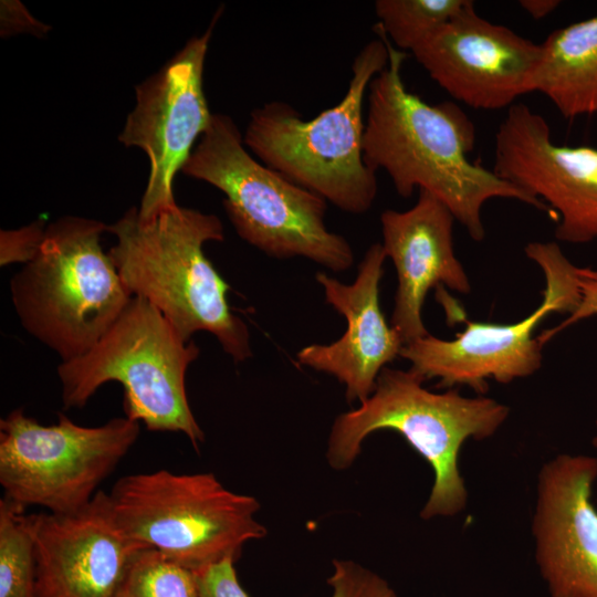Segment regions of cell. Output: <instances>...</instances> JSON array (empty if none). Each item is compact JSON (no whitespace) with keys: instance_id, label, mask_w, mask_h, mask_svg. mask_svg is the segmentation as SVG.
<instances>
[{"instance_id":"obj_1","label":"cell","mask_w":597,"mask_h":597,"mask_svg":"<svg viewBox=\"0 0 597 597\" xmlns=\"http://www.w3.org/2000/svg\"><path fill=\"white\" fill-rule=\"evenodd\" d=\"M388 48V64L368 87V114L363 139L364 160L375 172L384 169L398 195L416 188L436 196L468 231L481 241L483 205L493 198L515 199L538 210L547 205L469 159L475 127L453 102L430 105L409 92L401 69L407 53L398 50L378 24Z\"/></svg>"},{"instance_id":"obj_2","label":"cell","mask_w":597,"mask_h":597,"mask_svg":"<svg viewBox=\"0 0 597 597\" xmlns=\"http://www.w3.org/2000/svg\"><path fill=\"white\" fill-rule=\"evenodd\" d=\"M106 231L116 238L108 254L125 287L158 308L184 341L206 331L235 363L252 356L248 326L228 303L230 286L203 252L206 242L224 239L217 216L177 205L143 222L130 208Z\"/></svg>"},{"instance_id":"obj_3","label":"cell","mask_w":597,"mask_h":597,"mask_svg":"<svg viewBox=\"0 0 597 597\" xmlns=\"http://www.w3.org/2000/svg\"><path fill=\"white\" fill-rule=\"evenodd\" d=\"M411 369L385 367L373 394L357 409L339 415L328 438L327 460L344 470L358 457L366 437L392 430L432 468L433 484L420 516H453L467 505L468 492L459 468L463 443L492 437L509 417L507 406L458 389L432 392Z\"/></svg>"},{"instance_id":"obj_4","label":"cell","mask_w":597,"mask_h":597,"mask_svg":"<svg viewBox=\"0 0 597 597\" xmlns=\"http://www.w3.org/2000/svg\"><path fill=\"white\" fill-rule=\"evenodd\" d=\"M233 119L213 114L181 172L226 196L224 211L240 238L265 254L306 258L347 271L354 251L325 223L326 200L255 160Z\"/></svg>"},{"instance_id":"obj_5","label":"cell","mask_w":597,"mask_h":597,"mask_svg":"<svg viewBox=\"0 0 597 597\" xmlns=\"http://www.w3.org/2000/svg\"><path fill=\"white\" fill-rule=\"evenodd\" d=\"M375 32L355 56L346 93L335 106L305 121L287 103L269 102L251 112L243 136L264 165L355 214L370 209L378 189L363 153L364 98L389 56L385 38Z\"/></svg>"},{"instance_id":"obj_6","label":"cell","mask_w":597,"mask_h":597,"mask_svg":"<svg viewBox=\"0 0 597 597\" xmlns=\"http://www.w3.org/2000/svg\"><path fill=\"white\" fill-rule=\"evenodd\" d=\"M106 230L94 219H57L10 281L21 326L62 362L86 354L133 298L101 245Z\"/></svg>"},{"instance_id":"obj_7","label":"cell","mask_w":597,"mask_h":597,"mask_svg":"<svg viewBox=\"0 0 597 597\" xmlns=\"http://www.w3.org/2000/svg\"><path fill=\"white\" fill-rule=\"evenodd\" d=\"M200 354L146 300L133 296L108 332L84 355L61 362L64 409L83 408L108 381L124 388L126 417L149 431L184 433L196 450L205 441L186 392V373Z\"/></svg>"},{"instance_id":"obj_8","label":"cell","mask_w":597,"mask_h":597,"mask_svg":"<svg viewBox=\"0 0 597 597\" xmlns=\"http://www.w3.org/2000/svg\"><path fill=\"white\" fill-rule=\"evenodd\" d=\"M108 494L133 541L197 574L223 559L237 561L248 542L266 534L255 519L258 500L228 490L212 473L128 474Z\"/></svg>"},{"instance_id":"obj_9","label":"cell","mask_w":597,"mask_h":597,"mask_svg":"<svg viewBox=\"0 0 597 597\" xmlns=\"http://www.w3.org/2000/svg\"><path fill=\"white\" fill-rule=\"evenodd\" d=\"M139 436V422L117 417L84 427L59 412L50 426L23 408L0 420V484L3 498L23 507L71 514L87 505Z\"/></svg>"},{"instance_id":"obj_10","label":"cell","mask_w":597,"mask_h":597,"mask_svg":"<svg viewBox=\"0 0 597 597\" xmlns=\"http://www.w3.org/2000/svg\"><path fill=\"white\" fill-rule=\"evenodd\" d=\"M525 254L542 270L545 289L541 304L525 318L511 323L465 321L454 339L431 334L405 344L400 357L425 381L438 379L439 387H470L483 396L489 380L509 384L533 375L542 365V345L535 328L551 313L575 311L580 301L578 266L555 242H531Z\"/></svg>"},{"instance_id":"obj_11","label":"cell","mask_w":597,"mask_h":597,"mask_svg":"<svg viewBox=\"0 0 597 597\" xmlns=\"http://www.w3.org/2000/svg\"><path fill=\"white\" fill-rule=\"evenodd\" d=\"M219 13L201 35L189 39L158 72L135 87L136 104L118 140L140 148L149 159V177L137 208L143 222L177 206L175 177L190 157L196 139L210 125L213 114L202 78Z\"/></svg>"},{"instance_id":"obj_12","label":"cell","mask_w":597,"mask_h":597,"mask_svg":"<svg viewBox=\"0 0 597 597\" xmlns=\"http://www.w3.org/2000/svg\"><path fill=\"white\" fill-rule=\"evenodd\" d=\"M493 172L549 205L557 240L597 241V148L554 144L546 119L515 103L495 134Z\"/></svg>"},{"instance_id":"obj_13","label":"cell","mask_w":597,"mask_h":597,"mask_svg":"<svg viewBox=\"0 0 597 597\" xmlns=\"http://www.w3.org/2000/svg\"><path fill=\"white\" fill-rule=\"evenodd\" d=\"M450 96L470 107H511L530 92L541 48L513 30L481 18L469 3L412 51Z\"/></svg>"},{"instance_id":"obj_14","label":"cell","mask_w":597,"mask_h":597,"mask_svg":"<svg viewBox=\"0 0 597 597\" xmlns=\"http://www.w3.org/2000/svg\"><path fill=\"white\" fill-rule=\"evenodd\" d=\"M597 458L559 454L537 478L535 559L551 597H597Z\"/></svg>"},{"instance_id":"obj_15","label":"cell","mask_w":597,"mask_h":597,"mask_svg":"<svg viewBox=\"0 0 597 597\" xmlns=\"http://www.w3.org/2000/svg\"><path fill=\"white\" fill-rule=\"evenodd\" d=\"M38 597H115L135 554L145 548L119 525L98 490L71 514H31Z\"/></svg>"},{"instance_id":"obj_16","label":"cell","mask_w":597,"mask_h":597,"mask_svg":"<svg viewBox=\"0 0 597 597\" xmlns=\"http://www.w3.org/2000/svg\"><path fill=\"white\" fill-rule=\"evenodd\" d=\"M386 258L381 243L371 244L352 284L326 273L316 274L326 302L345 317L347 327L331 344L303 347L297 362L337 378L345 385L349 402H363L373 394L380 371L400 356L405 345L380 308L379 284Z\"/></svg>"},{"instance_id":"obj_17","label":"cell","mask_w":597,"mask_h":597,"mask_svg":"<svg viewBox=\"0 0 597 597\" xmlns=\"http://www.w3.org/2000/svg\"><path fill=\"white\" fill-rule=\"evenodd\" d=\"M454 220L450 210L423 189H419L410 209H389L380 216L381 245L398 280L390 325L404 344L430 334L422 321V308L432 287L448 286L461 294L471 291L453 248Z\"/></svg>"},{"instance_id":"obj_18","label":"cell","mask_w":597,"mask_h":597,"mask_svg":"<svg viewBox=\"0 0 597 597\" xmlns=\"http://www.w3.org/2000/svg\"><path fill=\"white\" fill-rule=\"evenodd\" d=\"M530 92L544 94L565 118L597 113V13L556 29L540 44Z\"/></svg>"},{"instance_id":"obj_19","label":"cell","mask_w":597,"mask_h":597,"mask_svg":"<svg viewBox=\"0 0 597 597\" xmlns=\"http://www.w3.org/2000/svg\"><path fill=\"white\" fill-rule=\"evenodd\" d=\"M0 597H38L32 519L6 498L0 500Z\"/></svg>"},{"instance_id":"obj_20","label":"cell","mask_w":597,"mask_h":597,"mask_svg":"<svg viewBox=\"0 0 597 597\" xmlns=\"http://www.w3.org/2000/svg\"><path fill=\"white\" fill-rule=\"evenodd\" d=\"M470 0H377V24L398 50L412 51Z\"/></svg>"},{"instance_id":"obj_21","label":"cell","mask_w":597,"mask_h":597,"mask_svg":"<svg viewBox=\"0 0 597 597\" xmlns=\"http://www.w3.org/2000/svg\"><path fill=\"white\" fill-rule=\"evenodd\" d=\"M115 597H199L198 576L154 548H142L130 561Z\"/></svg>"},{"instance_id":"obj_22","label":"cell","mask_w":597,"mask_h":597,"mask_svg":"<svg viewBox=\"0 0 597 597\" xmlns=\"http://www.w3.org/2000/svg\"><path fill=\"white\" fill-rule=\"evenodd\" d=\"M327 584L331 597H397L386 579L352 561L334 559Z\"/></svg>"},{"instance_id":"obj_23","label":"cell","mask_w":597,"mask_h":597,"mask_svg":"<svg viewBox=\"0 0 597 597\" xmlns=\"http://www.w3.org/2000/svg\"><path fill=\"white\" fill-rule=\"evenodd\" d=\"M45 229L41 221L18 230H1L0 264L30 262L38 253L44 239Z\"/></svg>"},{"instance_id":"obj_24","label":"cell","mask_w":597,"mask_h":597,"mask_svg":"<svg viewBox=\"0 0 597 597\" xmlns=\"http://www.w3.org/2000/svg\"><path fill=\"white\" fill-rule=\"evenodd\" d=\"M234 559H223L197 574L199 597H249L234 568Z\"/></svg>"},{"instance_id":"obj_25","label":"cell","mask_w":597,"mask_h":597,"mask_svg":"<svg viewBox=\"0 0 597 597\" xmlns=\"http://www.w3.org/2000/svg\"><path fill=\"white\" fill-rule=\"evenodd\" d=\"M578 282L580 287L578 306L559 325L544 331L537 336L542 346L566 327L588 317L597 316V270L578 266Z\"/></svg>"},{"instance_id":"obj_26","label":"cell","mask_w":597,"mask_h":597,"mask_svg":"<svg viewBox=\"0 0 597 597\" xmlns=\"http://www.w3.org/2000/svg\"><path fill=\"white\" fill-rule=\"evenodd\" d=\"M1 35L30 33L43 36L50 27L36 20L27 8L17 0H2L0 6Z\"/></svg>"},{"instance_id":"obj_27","label":"cell","mask_w":597,"mask_h":597,"mask_svg":"<svg viewBox=\"0 0 597 597\" xmlns=\"http://www.w3.org/2000/svg\"><path fill=\"white\" fill-rule=\"evenodd\" d=\"M561 2L557 0H522L520 6L534 19L552 13Z\"/></svg>"},{"instance_id":"obj_28","label":"cell","mask_w":597,"mask_h":597,"mask_svg":"<svg viewBox=\"0 0 597 597\" xmlns=\"http://www.w3.org/2000/svg\"><path fill=\"white\" fill-rule=\"evenodd\" d=\"M595 423H596V429H597V419H596V422H595ZM591 443H593V446L597 449V431H596V433H595V436H594V438H593Z\"/></svg>"}]
</instances>
